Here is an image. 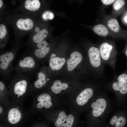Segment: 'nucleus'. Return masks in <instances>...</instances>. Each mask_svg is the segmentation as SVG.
I'll use <instances>...</instances> for the list:
<instances>
[{"label":"nucleus","instance_id":"nucleus-11","mask_svg":"<svg viewBox=\"0 0 127 127\" xmlns=\"http://www.w3.org/2000/svg\"><path fill=\"white\" fill-rule=\"evenodd\" d=\"M107 105L106 100L102 98L98 99L96 102L92 103L91 107L93 109L92 113L95 117L100 116L105 110Z\"/></svg>","mask_w":127,"mask_h":127},{"label":"nucleus","instance_id":"nucleus-13","mask_svg":"<svg viewBox=\"0 0 127 127\" xmlns=\"http://www.w3.org/2000/svg\"><path fill=\"white\" fill-rule=\"evenodd\" d=\"M93 94L92 90L90 88H86L82 91L77 96L76 102L79 105H83L86 103Z\"/></svg>","mask_w":127,"mask_h":127},{"label":"nucleus","instance_id":"nucleus-18","mask_svg":"<svg viewBox=\"0 0 127 127\" xmlns=\"http://www.w3.org/2000/svg\"><path fill=\"white\" fill-rule=\"evenodd\" d=\"M125 4L124 0H115L112 4V10L111 15L117 18L121 13Z\"/></svg>","mask_w":127,"mask_h":127},{"label":"nucleus","instance_id":"nucleus-7","mask_svg":"<svg viewBox=\"0 0 127 127\" xmlns=\"http://www.w3.org/2000/svg\"><path fill=\"white\" fill-rule=\"evenodd\" d=\"M103 20L104 24L108 28L110 31L119 38L124 36L119 23L116 18L112 16L111 14H103Z\"/></svg>","mask_w":127,"mask_h":127},{"label":"nucleus","instance_id":"nucleus-4","mask_svg":"<svg viewBox=\"0 0 127 127\" xmlns=\"http://www.w3.org/2000/svg\"><path fill=\"white\" fill-rule=\"evenodd\" d=\"M39 62L33 56L28 52L18 61L14 69L18 73L31 72L36 70Z\"/></svg>","mask_w":127,"mask_h":127},{"label":"nucleus","instance_id":"nucleus-33","mask_svg":"<svg viewBox=\"0 0 127 127\" xmlns=\"http://www.w3.org/2000/svg\"><path fill=\"white\" fill-rule=\"evenodd\" d=\"M3 111V109L0 106V113L1 114L2 113Z\"/></svg>","mask_w":127,"mask_h":127},{"label":"nucleus","instance_id":"nucleus-16","mask_svg":"<svg viewBox=\"0 0 127 127\" xmlns=\"http://www.w3.org/2000/svg\"><path fill=\"white\" fill-rule=\"evenodd\" d=\"M50 58L49 66L50 68L52 70L57 71L60 70L65 62V59L64 58H60L58 57Z\"/></svg>","mask_w":127,"mask_h":127},{"label":"nucleus","instance_id":"nucleus-31","mask_svg":"<svg viewBox=\"0 0 127 127\" xmlns=\"http://www.w3.org/2000/svg\"><path fill=\"white\" fill-rule=\"evenodd\" d=\"M3 5V2L2 0H0V8L1 9Z\"/></svg>","mask_w":127,"mask_h":127},{"label":"nucleus","instance_id":"nucleus-21","mask_svg":"<svg viewBox=\"0 0 127 127\" xmlns=\"http://www.w3.org/2000/svg\"><path fill=\"white\" fill-rule=\"evenodd\" d=\"M68 86V84L66 83H62L59 80L55 81L51 87L52 91L56 94L60 93L62 90L67 89Z\"/></svg>","mask_w":127,"mask_h":127},{"label":"nucleus","instance_id":"nucleus-29","mask_svg":"<svg viewBox=\"0 0 127 127\" xmlns=\"http://www.w3.org/2000/svg\"><path fill=\"white\" fill-rule=\"evenodd\" d=\"M5 88V86L4 83L1 81H0V90H3Z\"/></svg>","mask_w":127,"mask_h":127},{"label":"nucleus","instance_id":"nucleus-22","mask_svg":"<svg viewBox=\"0 0 127 127\" xmlns=\"http://www.w3.org/2000/svg\"><path fill=\"white\" fill-rule=\"evenodd\" d=\"M67 117L66 115L64 112H61L59 114L58 118L55 123L56 127H62L66 120Z\"/></svg>","mask_w":127,"mask_h":127},{"label":"nucleus","instance_id":"nucleus-6","mask_svg":"<svg viewBox=\"0 0 127 127\" xmlns=\"http://www.w3.org/2000/svg\"><path fill=\"white\" fill-rule=\"evenodd\" d=\"M48 31L45 29H41L38 22L30 34L29 38L25 45L28 47L44 40L48 35Z\"/></svg>","mask_w":127,"mask_h":127},{"label":"nucleus","instance_id":"nucleus-26","mask_svg":"<svg viewBox=\"0 0 127 127\" xmlns=\"http://www.w3.org/2000/svg\"><path fill=\"white\" fill-rule=\"evenodd\" d=\"M115 0H101L102 3L104 5L108 6L112 4Z\"/></svg>","mask_w":127,"mask_h":127},{"label":"nucleus","instance_id":"nucleus-5","mask_svg":"<svg viewBox=\"0 0 127 127\" xmlns=\"http://www.w3.org/2000/svg\"><path fill=\"white\" fill-rule=\"evenodd\" d=\"M88 55L90 64L93 70L97 73L103 72L105 64L101 58L98 45L90 47L88 51Z\"/></svg>","mask_w":127,"mask_h":127},{"label":"nucleus","instance_id":"nucleus-27","mask_svg":"<svg viewBox=\"0 0 127 127\" xmlns=\"http://www.w3.org/2000/svg\"><path fill=\"white\" fill-rule=\"evenodd\" d=\"M118 119L116 115L114 116L111 119L110 123L112 125H114L115 124Z\"/></svg>","mask_w":127,"mask_h":127},{"label":"nucleus","instance_id":"nucleus-10","mask_svg":"<svg viewBox=\"0 0 127 127\" xmlns=\"http://www.w3.org/2000/svg\"><path fill=\"white\" fill-rule=\"evenodd\" d=\"M93 30L97 35L101 37H110L114 39L119 38L111 32L104 24H99L94 25Z\"/></svg>","mask_w":127,"mask_h":127},{"label":"nucleus","instance_id":"nucleus-30","mask_svg":"<svg viewBox=\"0 0 127 127\" xmlns=\"http://www.w3.org/2000/svg\"><path fill=\"white\" fill-rule=\"evenodd\" d=\"M37 107L39 109H41L44 107V105L42 103L40 102L37 105Z\"/></svg>","mask_w":127,"mask_h":127},{"label":"nucleus","instance_id":"nucleus-14","mask_svg":"<svg viewBox=\"0 0 127 127\" xmlns=\"http://www.w3.org/2000/svg\"><path fill=\"white\" fill-rule=\"evenodd\" d=\"M6 22L0 24V48H4L6 46L9 38V35Z\"/></svg>","mask_w":127,"mask_h":127},{"label":"nucleus","instance_id":"nucleus-20","mask_svg":"<svg viewBox=\"0 0 127 127\" xmlns=\"http://www.w3.org/2000/svg\"><path fill=\"white\" fill-rule=\"evenodd\" d=\"M40 70L38 73V78L35 82L34 84L35 87L38 88H40L46 84L47 81L45 74L41 69Z\"/></svg>","mask_w":127,"mask_h":127},{"label":"nucleus","instance_id":"nucleus-8","mask_svg":"<svg viewBox=\"0 0 127 127\" xmlns=\"http://www.w3.org/2000/svg\"><path fill=\"white\" fill-rule=\"evenodd\" d=\"M41 5L40 0H25L23 8L18 11L37 16V13L40 9Z\"/></svg>","mask_w":127,"mask_h":127},{"label":"nucleus","instance_id":"nucleus-15","mask_svg":"<svg viewBox=\"0 0 127 127\" xmlns=\"http://www.w3.org/2000/svg\"><path fill=\"white\" fill-rule=\"evenodd\" d=\"M28 85L27 81L23 79L16 82L14 85V90L15 94L20 96L25 93Z\"/></svg>","mask_w":127,"mask_h":127},{"label":"nucleus","instance_id":"nucleus-25","mask_svg":"<svg viewBox=\"0 0 127 127\" xmlns=\"http://www.w3.org/2000/svg\"><path fill=\"white\" fill-rule=\"evenodd\" d=\"M126 123V120L125 118L123 116H121L118 119L115 123L116 127H123L124 126Z\"/></svg>","mask_w":127,"mask_h":127},{"label":"nucleus","instance_id":"nucleus-12","mask_svg":"<svg viewBox=\"0 0 127 127\" xmlns=\"http://www.w3.org/2000/svg\"><path fill=\"white\" fill-rule=\"evenodd\" d=\"M83 60V56L80 52L76 51L73 52L71 55L70 58L67 62L68 71H72L82 62Z\"/></svg>","mask_w":127,"mask_h":127},{"label":"nucleus","instance_id":"nucleus-23","mask_svg":"<svg viewBox=\"0 0 127 127\" xmlns=\"http://www.w3.org/2000/svg\"><path fill=\"white\" fill-rule=\"evenodd\" d=\"M74 117L71 114L68 115L66 119V123H64L63 127H71L73 124L74 120Z\"/></svg>","mask_w":127,"mask_h":127},{"label":"nucleus","instance_id":"nucleus-1","mask_svg":"<svg viewBox=\"0 0 127 127\" xmlns=\"http://www.w3.org/2000/svg\"><path fill=\"white\" fill-rule=\"evenodd\" d=\"M15 13L6 16V23L12 26L14 31L15 41L21 43L26 35L30 34L38 22L37 16L25 13Z\"/></svg>","mask_w":127,"mask_h":127},{"label":"nucleus","instance_id":"nucleus-19","mask_svg":"<svg viewBox=\"0 0 127 127\" xmlns=\"http://www.w3.org/2000/svg\"><path fill=\"white\" fill-rule=\"evenodd\" d=\"M38 101L44 105V107L46 109L50 107L52 105L51 101V97L48 94H43L39 95L37 98Z\"/></svg>","mask_w":127,"mask_h":127},{"label":"nucleus","instance_id":"nucleus-32","mask_svg":"<svg viewBox=\"0 0 127 127\" xmlns=\"http://www.w3.org/2000/svg\"><path fill=\"white\" fill-rule=\"evenodd\" d=\"M125 53L127 57V45L126 46L125 50Z\"/></svg>","mask_w":127,"mask_h":127},{"label":"nucleus","instance_id":"nucleus-9","mask_svg":"<svg viewBox=\"0 0 127 127\" xmlns=\"http://www.w3.org/2000/svg\"><path fill=\"white\" fill-rule=\"evenodd\" d=\"M113 89L119 91L122 94L127 93V74L123 73L119 75L112 84Z\"/></svg>","mask_w":127,"mask_h":127},{"label":"nucleus","instance_id":"nucleus-2","mask_svg":"<svg viewBox=\"0 0 127 127\" xmlns=\"http://www.w3.org/2000/svg\"><path fill=\"white\" fill-rule=\"evenodd\" d=\"M102 60L105 64L115 70L118 52L114 41L105 40L98 45Z\"/></svg>","mask_w":127,"mask_h":127},{"label":"nucleus","instance_id":"nucleus-3","mask_svg":"<svg viewBox=\"0 0 127 127\" xmlns=\"http://www.w3.org/2000/svg\"><path fill=\"white\" fill-rule=\"evenodd\" d=\"M20 43L15 42L12 48L0 54V72L3 73H8L14 69V66H13V63L18 51L21 46Z\"/></svg>","mask_w":127,"mask_h":127},{"label":"nucleus","instance_id":"nucleus-28","mask_svg":"<svg viewBox=\"0 0 127 127\" xmlns=\"http://www.w3.org/2000/svg\"><path fill=\"white\" fill-rule=\"evenodd\" d=\"M123 20L124 23L127 24V12L123 15Z\"/></svg>","mask_w":127,"mask_h":127},{"label":"nucleus","instance_id":"nucleus-17","mask_svg":"<svg viewBox=\"0 0 127 127\" xmlns=\"http://www.w3.org/2000/svg\"><path fill=\"white\" fill-rule=\"evenodd\" d=\"M21 117V113L17 109L13 108L9 111L8 119L11 123L14 124L18 123L20 120Z\"/></svg>","mask_w":127,"mask_h":127},{"label":"nucleus","instance_id":"nucleus-24","mask_svg":"<svg viewBox=\"0 0 127 127\" xmlns=\"http://www.w3.org/2000/svg\"><path fill=\"white\" fill-rule=\"evenodd\" d=\"M42 17L43 19L45 20H52L54 18V15L52 12L47 11L43 13Z\"/></svg>","mask_w":127,"mask_h":127},{"label":"nucleus","instance_id":"nucleus-34","mask_svg":"<svg viewBox=\"0 0 127 127\" xmlns=\"http://www.w3.org/2000/svg\"><path fill=\"white\" fill-rule=\"evenodd\" d=\"M49 80V79H47V81H48Z\"/></svg>","mask_w":127,"mask_h":127}]
</instances>
